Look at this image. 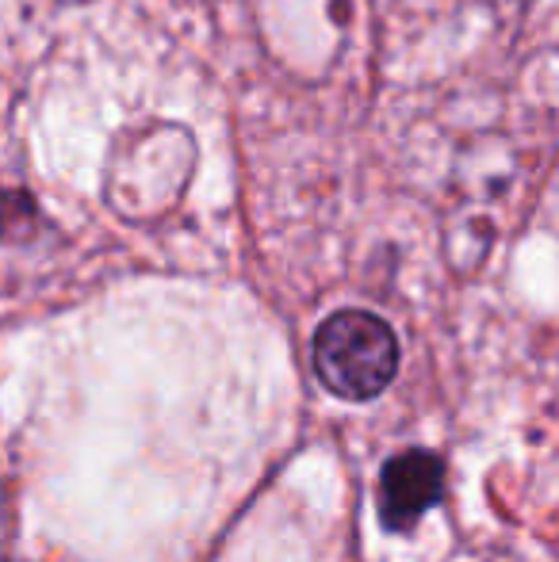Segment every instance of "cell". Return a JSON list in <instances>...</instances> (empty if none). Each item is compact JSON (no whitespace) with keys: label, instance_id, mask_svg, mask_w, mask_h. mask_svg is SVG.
Wrapping results in <instances>:
<instances>
[{"label":"cell","instance_id":"cell-1","mask_svg":"<svg viewBox=\"0 0 559 562\" xmlns=\"http://www.w3.org/2000/svg\"><path fill=\"white\" fill-rule=\"evenodd\" d=\"M399 371V340L383 318L368 311H337L314 334V375L326 391L368 402L388 391Z\"/></svg>","mask_w":559,"mask_h":562},{"label":"cell","instance_id":"cell-2","mask_svg":"<svg viewBox=\"0 0 559 562\" xmlns=\"http://www.w3.org/2000/svg\"><path fill=\"white\" fill-rule=\"evenodd\" d=\"M445 497V459L425 448L399 451L380 471V520L391 532L414 528Z\"/></svg>","mask_w":559,"mask_h":562}]
</instances>
